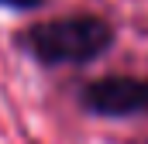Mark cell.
<instances>
[{
  "label": "cell",
  "instance_id": "obj_1",
  "mask_svg": "<svg viewBox=\"0 0 148 144\" xmlns=\"http://www.w3.org/2000/svg\"><path fill=\"white\" fill-rule=\"evenodd\" d=\"M114 24L103 14H90V10H76V14H59L48 21H35L31 28H24L17 41L21 48L45 69H59V65H90L100 55H107L114 45Z\"/></svg>",
  "mask_w": 148,
  "mask_h": 144
},
{
  "label": "cell",
  "instance_id": "obj_2",
  "mask_svg": "<svg viewBox=\"0 0 148 144\" xmlns=\"http://www.w3.org/2000/svg\"><path fill=\"white\" fill-rule=\"evenodd\" d=\"M79 107L93 117L124 120L148 113V79L141 75H100L79 89Z\"/></svg>",
  "mask_w": 148,
  "mask_h": 144
},
{
  "label": "cell",
  "instance_id": "obj_3",
  "mask_svg": "<svg viewBox=\"0 0 148 144\" xmlns=\"http://www.w3.org/2000/svg\"><path fill=\"white\" fill-rule=\"evenodd\" d=\"M45 0H0V7H7V10H38Z\"/></svg>",
  "mask_w": 148,
  "mask_h": 144
}]
</instances>
